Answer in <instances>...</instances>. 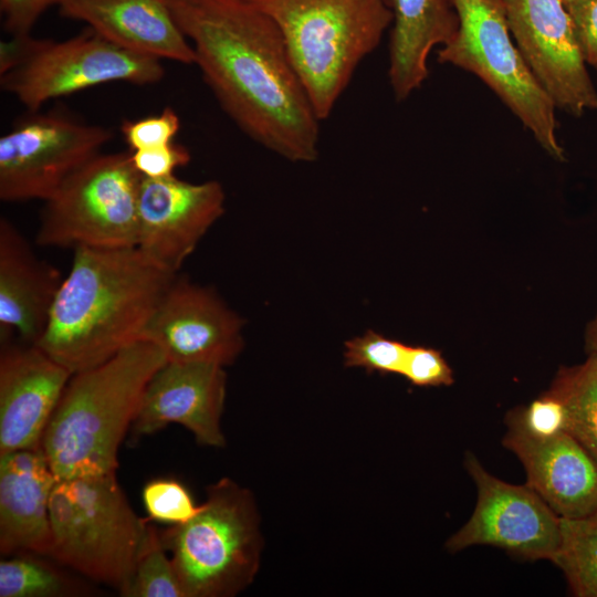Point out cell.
<instances>
[{
	"mask_svg": "<svg viewBox=\"0 0 597 597\" xmlns=\"http://www.w3.org/2000/svg\"><path fill=\"white\" fill-rule=\"evenodd\" d=\"M206 84L237 127L292 163L320 154V118L275 22L247 0H169Z\"/></svg>",
	"mask_w": 597,
	"mask_h": 597,
	"instance_id": "obj_1",
	"label": "cell"
},
{
	"mask_svg": "<svg viewBox=\"0 0 597 597\" xmlns=\"http://www.w3.org/2000/svg\"><path fill=\"white\" fill-rule=\"evenodd\" d=\"M177 275L137 247L76 248L35 345L72 374L101 365L140 341Z\"/></svg>",
	"mask_w": 597,
	"mask_h": 597,
	"instance_id": "obj_2",
	"label": "cell"
},
{
	"mask_svg": "<svg viewBox=\"0 0 597 597\" xmlns=\"http://www.w3.org/2000/svg\"><path fill=\"white\" fill-rule=\"evenodd\" d=\"M166 362L157 346L137 341L105 363L72 375L42 438L57 480L116 473L118 449L144 390Z\"/></svg>",
	"mask_w": 597,
	"mask_h": 597,
	"instance_id": "obj_3",
	"label": "cell"
},
{
	"mask_svg": "<svg viewBox=\"0 0 597 597\" xmlns=\"http://www.w3.org/2000/svg\"><path fill=\"white\" fill-rule=\"evenodd\" d=\"M247 1L277 25L321 122L392 24L386 0Z\"/></svg>",
	"mask_w": 597,
	"mask_h": 597,
	"instance_id": "obj_4",
	"label": "cell"
},
{
	"mask_svg": "<svg viewBox=\"0 0 597 597\" xmlns=\"http://www.w3.org/2000/svg\"><path fill=\"white\" fill-rule=\"evenodd\" d=\"M50 557L126 597L148 523L115 474L57 480L50 499Z\"/></svg>",
	"mask_w": 597,
	"mask_h": 597,
	"instance_id": "obj_5",
	"label": "cell"
},
{
	"mask_svg": "<svg viewBox=\"0 0 597 597\" xmlns=\"http://www.w3.org/2000/svg\"><path fill=\"white\" fill-rule=\"evenodd\" d=\"M185 597H231L258 572L262 538L254 499L224 478L207 488L202 510L160 533Z\"/></svg>",
	"mask_w": 597,
	"mask_h": 597,
	"instance_id": "obj_6",
	"label": "cell"
},
{
	"mask_svg": "<svg viewBox=\"0 0 597 597\" xmlns=\"http://www.w3.org/2000/svg\"><path fill=\"white\" fill-rule=\"evenodd\" d=\"M448 1L458 14L459 28L438 51V62L480 77L547 154L564 160L556 134V107L513 43L504 0Z\"/></svg>",
	"mask_w": 597,
	"mask_h": 597,
	"instance_id": "obj_7",
	"label": "cell"
},
{
	"mask_svg": "<svg viewBox=\"0 0 597 597\" xmlns=\"http://www.w3.org/2000/svg\"><path fill=\"white\" fill-rule=\"evenodd\" d=\"M142 178L130 154H98L44 201L36 243L73 250L136 247Z\"/></svg>",
	"mask_w": 597,
	"mask_h": 597,
	"instance_id": "obj_8",
	"label": "cell"
},
{
	"mask_svg": "<svg viewBox=\"0 0 597 597\" xmlns=\"http://www.w3.org/2000/svg\"><path fill=\"white\" fill-rule=\"evenodd\" d=\"M164 76L160 60L123 49L88 28L59 42L30 36L23 59L0 74V85L30 112H38L50 100L93 86L150 85Z\"/></svg>",
	"mask_w": 597,
	"mask_h": 597,
	"instance_id": "obj_9",
	"label": "cell"
},
{
	"mask_svg": "<svg viewBox=\"0 0 597 597\" xmlns=\"http://www.w3.org/2000/svg\"><path fill=\"white\" fill-rule=\"evenodd\" d=\"M112 137L63 113L31 112L0 137L1 200H48Z\"/></svg>",
	"mask_w": 597,
	"mask_h": 597,
	"instance_id": "obj_10",
	"label": "cell"
},
{
	"mask_svg": "<svg viewBox=\"0 0 597 597\" xmlns=\"http://www.w3.org/2000/svg\"><path fill=\"white\" fill-rule=\"evenodd\" d=\"M464 465L476 486L468 522L446 543L450 552L491 545L524 559L552 561L561 542V517L530 486L489 473L467 452Z\"/></svg>",
	"mask_w": 597,
	"mask_h": 597,
	"instance_id": "obj_11",
	"label": "cell"
},
{
	"mask_svg": "<svg viewBox=\"0 0 597 597\" xmlns=\"http://www.w3.org/2000/svg\"><path fill=\"white\" fill-rule=\"evenodd\" d=\"M515 44L556 108L573 116L597 112L572 18L563 0H504Z\"/></svg>",
	"mask_w": 597,
	"mask_h": 597,
	"instance_id": "obj_12",
	"label": "cell"
},
{
	"mask_svg": "<svg viewBox=\"0 0 597 597\" xmlns=\"http://www.w3.org/2000/svg\"><path fill=\"white\" fill-rule=\"evenodd\" d=\"M244 321L208 287L179 275L170 284L140 341L168 362L232 364L243 349Z\"/></svg>",
	"mask_w": 597,
	"mask_h": 597,
	"instance_id": "obj_13",
	"label": "cell"
},
{
	"mask_svg": "<svg viewBox=\"0 0 597 597\" xmlns=\"http://www.w3.org/2000/svg\"><path fill=\"white\" fill-rule=\"evenodd\" d=\"M220 182L192 184L174 176L142 178L136 247L160 268L178 273L201 238L224 212Z\"/></svg>",
	"mask_w": 597,
	"mask_h": 597,
	"instance_id": "obj_14",
	"label": "cell"
},
{
	"mask_svg": "<svg viewBox=\"0 0 597 597\" xmlns=\"http://www.w3.org/2000/svg\"><path fill=\"white\" fill-rule=\"evenodd\" d=\"M227 390L224 367L209 363L166 362L149 379L132 425L135 437L178 423L198 443L223 447L220 428Z\"/></svg>",
	"mask_w": 597,
	"mask_h": 597,
	"instance_id": "obj_15",
	"label": "cell"
},
{
	"mask_svg": "<svg viewBox=\"0 0 597 597\" xmlns=\"http://www.w3.org/2000/svg\"><path fill=\"white\" fill-rule=\"evenodd\" d=\"M1 346L0 454L41 448L73 374L35 344Z\"/></svg>",
	"mask_w": 597,
	"mask_h": 597,
	"instance_id": "obj_16",
	"label": "cell"
},
{
	"mask_svg": "<svg viewBox=\"0 0 597 597\" xmlns=\"http://www.w3.org/2000/svg\"><path fill=\"white\" fill-rule=\"evenodd\" d=\"M502 444L521 461L526 485L559 517H582L597 511V463L566 431L534 437L524 428L519 408L505 418Z\"/></svg>",
	"mask_w": 597,
	"mask_h": 597,
	"instance_id": "obj_17",
	"label": "cell"
},
{
	"mask_svg": "<svg viewBox=\"0 0 597 597\" xmlns=\"http://www.w3.org/2000/svg\"><path fill=\"white\" fill-rule=\"evenodd\" d=\"M57 479L42 449L0 454V552L50 557V499Z\"/></svg>",
	"mask_w": 597,
	"mask_h": 597,
	"instance_id": "obj_18",
	"label": "cell"
},
{
	"mask_svg": "<svg viewBox=\"0 0 597 597\" xmlns=\"http://www.w3.org/2000/svg\"><path fill=\"white\" fill-rule=\"evenodd\" d=\"M61 15L128 51L195 64L191 43L178 27L169 0H60Z\"/></svg>",
	"mask_w": 597,
	"mask_h": 597,
	"instance_id": "obj_19",
	"label": "cell"
},
{
	"mask_svg": "<svg viewBox=\"0 0 597 597\" xmlns=\"http://www.w3.org/2000/svg\"><path fill=\"white\" fill-rule=\"evenodd\" d=\"M62 277L40 260L27 239L7 219H0V339L17 334L22 343L41 338Z\"/></svg>",
	"mask_w": 597,
	"mask_h": 597,
	"instance_id": "obj_20",
	"label": "cell"
},
{
	"mask_svg": "<svg viewBox=\"0 0 597 597\" xmlns=\"http://www.w3.org/2000/svg\"><path fill=\"white\" fill-rule=\"evenodd\" d=\"M392 13L388 77L397 102L428 77L431 50L457 33L459 18L448 0H386Z\"/></svg>",
	"mask_w": 597,
	"mask_h": 597,
	"instance_id": "obj_21",
	"label": "cell"
},
{
	"mask_svg": "<svg viewBox=\"0 0 597 597\" xmlns=\"http://www.w3.org/2000/svg\"><path fill=\"white\" fill-rule=\"evenodd\" d=\"M566 411V432L575 438L597 463V357L561 368L547 390Z\"/></svg>",
	"mask_w": 597,
	"mask_h": 597,
	"instance_id": "obj_22",
	"label": "cell"
},
{
	"mask_svg": "<svg viewBox=\"0 0 597 597\" xmlns=\"http://www.w3.org/2000/svg\"><path fill=\"white\" fill-rule=\"evenodd\" d=\"M577 597H597V511L561 517V542L552 561Z\"/></svg>",
	"mask_w": 597,
	"mask_h": 597,
	"instance_id": "obj_23",
	"label": "cell"
},
{
	"mask_svg": "<svg viewBox=\"0 0 597 597\" xmlns=\"http://www.w3.org/2000/svg\"><path fill=\"white\" fill-rule=\"evenodd\" d=\"M35 554L0 562V597H61L78 591L73 580Z\"/></svg>",
	"mask_w": 597,
	"mask_h": 597,
	"instance_id": "obj_24",
	"label": "cell"
},
{
	"mask_svg": "<svg viewBox=\"0 0 597 597\" xmlns=\"http://www.w3.org/2000/svg\"><path fill=\"white\" fill-rule=\"evenodd\" d=\"M126 597H185L160 533L151 524Z\"/></svg>",
	"mask_w": 597,
	"mask_h": 597,
	"instance_id": "obj_25",
	"label": "cell"
},
{
	"mask_svg": "<svg viewBox=\"0 0 597 597\" xmlns=\"http://www.w3.org/2000/svg\"><path fill=\"white\" fill-rule=\"evenodd\" d=\"M408 345L367 331L345 343L344 363L368 373L402 374Z\"/></svg>",
	"mask_w": 597,
	"mask_h": 597,
	"instance_id": "obj_26",
	"label": "cell"
},
{
	"mask_svg": "<svg viewBox=\"0 0 597 597\" xmlns=\"http://www.w3.org/2000/svg\"><path fill=\"white\" fill-rule=\"evenodd\" d=\"M142 498L151 520L171 525L185 524L202 510V504L197 505L187 488L172 478L147 482Z\"/></svg>",
	"mask_w": 597,
	"mask_h": 597,
	"instance_id": "obj_27",
	"label": "cell"
},
{
	"mask_svg": "<svg viewBox=\"0 0 597 597\" xmlns=\"http://www.w3.org/2000/svg\"><path fill=\"white\" fill-rule=\"evenodd\" d=\"M179 128L178 115L172 108L166 107L159 115L125 121L121 130L125 143L134 151L172 143Z\"/></svg>",
	"mask_w": 597,
	"mask_h": 597,
	"instance_id": "obj_28",
	"label": "cell"
},
{
	"mask_svg": "<svg viewBox=\"0 0 597 597\" xmlns=\"http://www.w3.org/2000/svg\"><path fill=\"white\" fill-rule=\"evenodd\" d=\"M402 376L419 387L449 386L453 383L452 369L434 348L409 346Z\"/></svg>",
	"mask_w": 597,
	"mask_h": 597,
	"instance_id": "obj_29",
	"label": "cell"
},
{
	"mask_svg": "<svg viewBox=\"0 0 597 597\" xmlns=\"http://www.w3.org/2000/svg\"><path fill=\"white\" fill-rule=\"evenodd\" d=\"M524 428L534 437L548 438L566 431V411L562 401L545 391L527 407H519Z\"/></svg>",
	"mask_w": 597,
	"mask_h": 597,
	"instance_id": "obj_30",
	"label": "cell"
},
{
	"mask_svg": "<svg viewBox=\"0 0 597 597\" xmlns=\"http://www.w3.org/2000/svg\"><path fill=\"white\" fill-rule=\"evenodd\" d=\"M136 170L146 178L159 179L174 176L177 168L190 161V153L174 142L167 145L138 149L130 154Z\"/></svg>",
	"mask_w": 597,
	"mask_h": 597,
	"instance_id": "obj_31",
	"label": "cell"
},
{
	"mask_svg": "<svg viewBox=\"0 0 597 597\" xmlns=\"http://www.w3.org/2000/svg\"><path fill=\"white\" fill-rule=\"evenodd\" d=\"M587 64L597 71V0L564 2Z\"/></svg>",
	"mask_w": 597,
	"mask_h": 597,
	"instance_id": "obj_32",
	"label": "cell"
},
{
	"mask_svg": "<svg viewBox=\"0 0 597 597\" xmlns=\"http://www.w3.org/2000/svg\"><path fill=\"white\" fill-rule=\"evenodd\" d=\"M60 0H0L4 29L11 35L30 34L41 14Z\"/></svg>",
	"mask_w": 597,
	"mask_h": 597,
	"instance_id": "obj_33",
	"label": "cell"
},
{
	"mask_svg": "<svg viewBox=\"0 0 597 597\" xmlns=\"http://www.w3.org/2000/svg\"><path fill=\"white\" fill-rule=\"evenodd\" d=\"M585 345L588 356L597 357V316L587 327Z\"/></svg>",
	"mask_w": 597,
	"mask_h": 597,
	"instance_id": "obj_34",
	"label": "cell"
},
{
	"mask_svg": "<svg viewBox=\"0 0 597 597\" xmlns=\"http://www.w3.org/2000/svg\"><path fill=\"white\" fill-rule=\"evenodd\" d=\"M564 2L570 1V0H563Z\"/></svg>",
	"mask_w": 597,
	"mask_h": 597,
	"instance_id": "obj_35",
	"label": "cell"
}]
</instances>
